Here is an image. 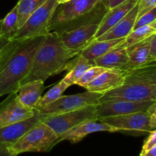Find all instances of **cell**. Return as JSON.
<instances>
[{"instance_id": "8992f818", "label": "cell", "mask_w": 156, "mask_h": 156, "mask_svg": "<svg viewBox=\"0 0 156 156\" xmlns=\"http://www.w3.org/2000/svg\"><path fill=\"white\" fill-rule=\"evenodd\" d=\"M58 5L57 0H47L37 9L18 28L12 41H23L35 37L46 36L50 20Z\"/></svg>"}, {"instance_id": "4316f807", "label": "cell", "mask_w": 156, "mask_h": 156, "mask_svg": "<svg viewBox=\"0 0 156 156\" xmlns=\"http://www.w3.org/2000/svg\"><path fill=\"white\" fill-rule=\"evenodd\" d=\"M108 69L104 68V67L98 66H93L90 67L83 75L82 77L76 82V85H79L81 87L85 88L90 82H92L95 78L100 74H101L103 72L107 70Z\"/></svg>"}, {"instance_id": "f1b7e54d", "label": "cell", "mask_w": 156, "mask_h": 156, "mask_svg": "<svg viewBox=\"0 0 156 156\" xmlns=\"http://www.w3.org/2000/svg\"><path fill=\"white\" fill-rule=\"evenodd\" d=\"M155 7H156V0H139L138 14L136 18H140Z\"/></svg>"}, {"instance_id": "ac0fdd59", "label": "cell", "mask_w": 156, "mask_h": 156, "mask_svg": "<svg viewBox=\"0 0 156 156\" xmlns=\"http://www.w3.org/2000/svg\"><path fill=\"white\" fill-rule=\"evenodd\" d=\"M137 14H138V2L119 22H117L110 30L95 40L108 41V40L125 38L131 33L133 29L134 24L136 21Z\"/></svg>"}, {"instance_id": "83f0119b", "label": "cell", "mask_w": 156, "mask_h": 156, "mask_svg": "<svg viewBox=\"0 0 156 156\" xmlns=\"http://www.w3.org/2000/svg\"><path fill=\"white\" fill-rule=\"evenodd\" d=\"M155 21H156V7L151 9L150 11L140 16V18H136L133 30L138 28V27H143V26L149 25L151 23Z\"/></svg>"}, {"instance_id": "3957f363", "label": "cell", "mask_w": 156, "mask_h": 156, "mask_svg": "<svg viewBox=\"0 0 156 156\" xmlns=\"http://www.w3.org/2000/svg\"><path fill=\"white\" fill-rule=\"evenodd\" d=\"M107 11L104 0H70L56 6L49 22L48 31L59 34L101 21Z\"/></svg>"}, {"instance_id": "d6a6232c", "label": "cell", "mask_w": 156, "mask_h": 156, "mask_svg": "<svg viewBox=\"0 0 156 156\" xmlns=\"http://www.w3.org/2000/svg\"><path fill=\"white\" fill-rule=\"evenodd\" d=\"M9 42H10V40H8L6 38L2 37H0V58H1L6 46L8 45Z\"/></svg>"}, {"instance_id": "d4e9b609", "label": "cell", "mask_w": 156, "mask_h": 156, "mask_svg": "<svg viewBox=\"0 0 156 156\" xmlns=\"http://www.w3.org/2000/svg\"><path fill=\"white\" fill-rule=\"evenodd\" d=\"M46 1L47 0H19L17 4L18 28L35 10Z\"/></svg>"}, {"instance_id": "44dd1931", "label": "cell", "mask_w": 156, "mask_h": 156, "mask_svg": "<svg viewBox=\"0 0 156 156\" xmlns=\"http://www.w3.org/2000/svg\"><path fill=\"white\" fill-rule=\"evenodd\" d=\"M93 66H95L93 61L88 60L81 53H79L69 61L67 68L69 73L62 79V80L69 87L71 85H76V82L82 77V75Z\"/></svg>"}, {"instance_id": "e0dca14e", "label": "cell", "mask_w": 156, "mask_h": 156, "mask_svg": "<svg viewBox=\"0 0 156 156\" xmlns=\"http://www.w3.org/2000/svg\"><path fill=\"white\" fill-rule=\"evenodd\" d=\"M138 1L139 0H126L113 9H108L99 24L98 30L95 34V39L119 22L136 5Z\"/></svg>"}, {"instance_id": "2e32d148", "label": "cell", "mask_w": 156, "mask_h": 156, "mask_svg": "<svg viewBox=\"0 0 156 156\" xmlns=\"http://www.w3.org/2000/svg\"><path fill=\"white\" fill-rule=\"evenodd\" d=\"M150 39L151 36L146 40L126 47L128 62L125 67V70L133 69L155 63V61L152 59L149 54Z\"/></svg>"}, {"instance_id": "1f68e13d", "label": "cell", "mask_w": 156, "mask_h": 156, "mask_svg": "<svg viewBox=\"0 0 156 156\" xmlns=\"http://www.w3.org/2000/svg\"><path fill=\"white\" fill-rule=\"evenodd\" d=\"M125 1L126 0H104V2H105V5H106L107 9L108 10V9H113L115 6L121 4Z\"/></svg>"}, {"instance_id": "7402d4cb", "label": "cell", "mask_w": 156, "mask_h": 156, "mask_svg": "<svg viewBox=\"0 0 156 156\" xmlns=\"http://www.w3.org/2000/svg\"><path fill=\"white\" fill-rule=\"evenodd\" d=\"M125 38L108 40V41L94 40L80 53L87 59L94 62L96 59L105 55L108 52L111 51L117 46L121 44L124 41Z\"/></svg>"}, {"instance_id": "8fae6325", "label": "cell", "mask_w": 156, "mask_h": 156, "mask_svg": "<svg viewBox=\"0 0 156 156\" xmlns=\"http://www.w3.org/2000/svg\"><path fill=\"white\" fill-rule=\"evenodd\" d=\"M35 114V110L24 106L18 100L16 92L0 103V128L29 118Z\"/></svg>"}, {"instance_id": "484cf974", "label": "cell", "mask_w": 156, "mask_h": 156, "mask_svg": "<svg viewBox=\"0 0 156 156\" xmlns=\"http://www.w3.org/2000/svg\"><path fill=\"white\" fill-rule=\"evenodd\" d=\"M69 87V86L62 79L59 83H57L53 88H50L44 96H41V98H40L39 101H38L37 105L36 108L34 109H40V108H44V107L54 102L55 101L57 100L59 98H60L62 95L64 91Z\"/></svg>"}, {"instance_id": "ba28073f", "label": "cell", "mask_w": 156, "mask_h": 156, "mask_svg": "<svg viewBox=\"0 0 156 156\" xmlns=\"http://www.w3.org/2000/svg\"><path fill=\"white\" fill-rule=\"evenodd\" d=\"M92 120H98L96 115L95 105H90L69 112L43 117L41 122L48 126L59 137L77 125Z\"/></svg>"}, {"instance_id": "9a60e30c", "label": "cell", "mask_w": 156, "mask_h": 156, "mask_svg": "<svg viewBox=\"0 0 156 156\" xmlns=\"http://www.w3.org/2000/svg\"><path fill=\"white\" fill-rule=\"evenodd\" d=\"M41 121V117L36 114L29 118L0 128V143L14 144L25 133Z\"/></svg>"}, {"instance_id": "4fadbf2b", "label": "cell", "mask_w": 156, "mask_h": 156, "mask_svg": "<svg viewBox=\"0 0 156 156\" xmlns=\"http://www.w3.org/2000/svg\"><path fill=\"white\" fill-rule=\"evenodd\" d=\"M101 131H107L110 133L119 132L118 129L108 123H104L100 120H88L77 125L60 136L59 137V143L64 140H68L73 144H75L82 141L86 136L89 134Z\"/></svg>"}, {"instance_id": "5bb4252c", "label": "cell", "mask_w": 156, "mask_h": 156, "mask_svg": "<svg viewBox=\"0 0 156 156\" xmlns=\"http://www.w3.org/2000/svg\"><path fill=\"white\" fill-rule=\"evenodd\" d=\"M127 70L120 69H108L90 82L85 89L91 92L105 94L118 88L123 84Z\"/></svg>"}, {"instance_id": "7a4b0ae2", "label": "cell", "mask_w": 156, "mask_h": 156, "mask_svg": "<svg viewBox=\"0 0 156 156\" xmlns=\"http://www.w3.org/2000/svg\"><path fill=\"white\" fill-rule=\"evenodd\" d=\"M79 52L67 48L56 32H49L35 53L31 69L21 85L34 80L44 82L50 76L67 70L69 61Z\"/></svg>"}, {"instance_id": "30bf717a", "label": "cell", "mask_w": 156, "mask_h": 156, "mask_svg": "<svg viewBox=\"0 0 156 156\" xmlns=\"http://www.w3.org/2000/svg\"><path fill=\"white\" fill-rule=\"evenodd\" d=\"M101 21H93L70 30L59 33L62 43L70 50L81 52L95 39Z\"/></svg>"}, {"instance_id": "5b68a950", "label": "cell", "mask_w": 156, "mask_h": 156, "mask_svg": "<svg viewBox=\"0 0 156 156\" xmlns=\"http://www.w3.org/2000/svg\"><path fill=\"white\" fill-rule=\"evenodd\" d=\"M59 143V136L48 126L40 122L12 145L19 155L24 152H50Z\"/></svg>"}, {"instance_id": "836d02e7", "label": "cell", "mask_w": 156, "mask_h": 156, "mask_svg": "<svg viewBox=\"0 0 156 156\" xmlns=\"http://www.w3.org/2000/svg\"><path fill=\"white\" fill-rule=\"evenodd\" d=\"M140 156H156V146Z\"/></svg>"}, {"instance_id": "f546056e", "label": "cell", "mask_w": 156, "mask_h": 156, "mask_svg": "<svg viewBox=\"0 0 156 156\" xmlns=\"http://www.w3.org/2000/svg\"><path fill=\"white\" fill-rule=\"evenodd\" d=\"M149 136H148V138L146 139V141H145L144 144H143V148H142V151L140 152V155H143V153H145L147 151L150 150L152 148H153L154 146H156V131L152 130V132L149 133Z\"/></svg>"}, {"instance_id": "277c9868", "label": "cell", "mask_w": 156, "mask_h": 156, "mask_svg": "<svg viewBox=\"0 0 156 156\" xmlns=\"http://www.w3.org/2000/svg\"><path fill=\"white\" fill-rule=\"evenodd\" d=\"M156 101V64L127 70L123 84L105 93L100 102Z\"/></svg>"}, {"instance_id": "e575fe53", "label": "cell", "mask_w": 156, "mask_h": 156, "mask_svg": "<svg viewBox=\"0 0 156 156\" xmlns=\"http://www.w3.org/2000/svg\"><path fill=\"white\" fill-rule=\"evenodd\" d=\"M70 0H57V2H58V5H59V4H62V3L68 2Z\"/></svg>"}, {"instance_id": "603a6c76", "label": "cell", "mask_w": 156, "mask_h": 156, "mask_svg": "<svg viewBox=\"0 0 156 156\" xmlns=\"http://www.w3.org/2000/svg\"><path fill=\"white\" fill-rule=\"evenodd\" d=\"M18 30V6L16 5L3 19H0V37L12 41Z\"/></svg>"}, {"instance_id": "9c48e42d", "label": "cell", "mask_w": 156, "mask_h": 156, "mask_svg": "<svg viewBox=\"0 0 156 156\" xmlns=\"http://www.w3.org/2000/svg\"><path fill=\"white\" fill-rule=\"evenodd\" d=\"M100 120L116 127L119 132L133 136H143L155 130L151 127L149 115L146 111L108 117Z\"/></svg>"}, {"instance_id": "ffe728a7", "label": "cell", "mask_w": 156, "mask_h": 156, "mask_svg": "<svg viewBox=\"0 0 156 156\" xmlns=\"http://www.w3.org/2000/svg\"><path fill=\"white\" fill-rule=\"evenodd\" d=\"M95 66L106 69H124L128 62V54L126 48L117 47L103 56L94 61Z\"/></svg>"}, {"instance_id": "7c38bea8", "label": "cell", "mask_w": 156, "mask_h": 156, "mask_svg": "<svg viewBox=\"0 0 156 156\" xmlns=\"http://www.w3.org/2000/svg\"><path fill=\"white\" fill-rule=\"evenodd\" d=\"M156 101H117L100 102L95 105L96 115L98 120L108 117L120 116L131 113L146 111L152 103Z\"/></svg>"}, {"instance_id": "4dcf8cb0", "label": "cell", "mask_w": 156, "mask_h": 156, "mask_svg": "<svg viewBox=\"0 0 156 156\" xmlns=\"http://www.w3.org/2000/svg\"><path fill=\"white\" fill-rule=\"evenodd\" d=\"M17 153L12 149V144L5 143H0V156H18Z\"/></svg>"}, {"instance_id": "d6986e66", "label": "cell", "mask_w": 156, "mask_h": 156, "mask_svg": "<svg viewBox=\"0 0 156 156\" xmlns=\"http://www.w3.org/2000/svg\"><path fill=\"white\" fill-rule=\"evenodd\" d=\"M45 88L44 82L34 80L21 85L15 92L19 101L24 106L34 109Z\"/></svg>"}, {"instance_id": "52a82bcc", "label": "cell", "mask_w": 156, "mask_h": 156, "mask_svg": "<svg viewBox=\"0 0 156 156\" xmlns=\"http://www.w3.org/2000/svg\"><path fill=\"white\" fill-rule=\"evenodd\" d=\"M102 95L103 94L100 93L88 91L72 95H62L53 103L34 110L36 114L42 119L43 117L69 112L90 105H96L99 103Z\"/></svg>"}, {"instance_id": "6da1fadb", "label": "cell", "mask_w": 156, "mask_h": 156, "mask_svg": "<svg viewBox=\"0 0 156 156\" xmlns=\"http://www.w3.org/2000/svg\"><path fill=\"white\" fill-rule=\"evenodd\" d=\"M45 36L10 41L0 58V97L17 91L31 69Z\"/></svg>"}, {"instance_id": "cb8c5ba5", "label": "cell", "mask_w": 156, "mask_h": 156, "mask_svg": "<svg viewBox=\"0 0 156 156\" xmlns=\"http://www.w3.org/2000/svg\"><path fill=\"white\" fill-rule=\"evenodd\" d=\"M155 34H156V21L151 23L149 25L143 26L133 30L131 33L127 37H126L124 41L117 47L120 48H126L136 43L146 40V38L149 37Z\"/></svg>"}]
</instances>
